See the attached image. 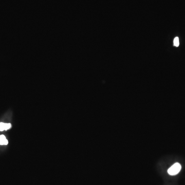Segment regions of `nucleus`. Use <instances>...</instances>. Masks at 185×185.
<instances>
[{
    "label": "nucleus",
    "instance_id": "1",
    "mask_svg": "<svg viewBox=\"0 0 185 185\" xmlns=\"http://www.w3.org/2000/svg\"><path fill=\"white\" fill-rule=\"evenodd\" d=\"M181 165L179 163H176L173 164L168 170V173L171 175H175L178 174L181 170Z\"/></svg>",
    "mask_w": 185,
    "mask_h": 185
},
{
    "label": "nucleus",
    "instance_id": "2",
    "mask_svg": "<svg viewBox=\"0 0 185 185\" xmlns=\"http://www.w3.org/2000/svg\"><path fill=\"white\" fill-rule=\"evenodd\" d=\"M11 127L10 123L0 122V131H6L10 129Z\"/></svg>",
    "mask_w": 185,
    "mask_h": 185
},
{
    "label": "nucleus",
    "instance_id": "3",
    "mask_svg": "<svg viewBox=\"0 0 185 185\" xmlns=\"http://www.w3.org/2000/svg\"><path fill=\"white\" fill-rule=\"evenodd\" d=\"M8 144V140L4 135L0 136V145H7Z\"/></svg>",
    "mask_w": 185,
    "mask_h": 185
},
{
    "label": "nucleus",
    "instance_id": "4",
    "mask_svg": "<svg viewBox=\"0 0 185 185\" xmlns=\"http://www.w3.org/2000/svg\"><path fill=\"white\" fill-rule=\"evenodd\" d=\"M174 45L175 46L178 47L180 45V42H179V39L178 38L176 37L174 40Z\"/></svg>",
    "mask_w": 185,
    "mask_h": 185
}]
</instances>
